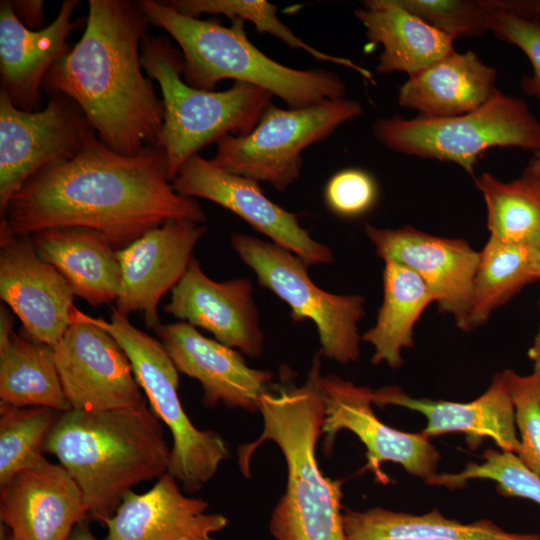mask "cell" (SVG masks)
<instances>
[{
  "instance_id": "1",
  "label": "cell",
  "mask_w": 540,
  "mask_h": 540,
  "mask_svg": "<svg viewBox=\"0 0 540 540\" xmlns=\"http://www.w3.org/2000/svg\"><path fill=\"white\" fill-rule=\"evenodd\" d=\"M3 219L17 235L53 227L92 229L120 250L169 219L203 224L207 216L196 199L174 189L161 146L125 156L109 149L95 131L74 158L27 181Z\"/></svg>"
},
{
  "instance_id": "2",
  "label": "cell",
  "mask_w": 540,
  "mask_h": 540,
  "mask_svg": "<svg viewBox=\"0 0 540 540\" xmlns=\"http://www.w3.org/2000/svg\"><path fill=\"white\" fill-rule=\"evenodd\" d=\"M149 21L131 0H89L85 30L44 77L45 95L62 93L81 107L99 139L133 156L159 145L164 104L143 70Z\"/></svg>"
},
{
  "instance_id": "3",
  "label": "cell",
  "mask_w": 540,
  "mask_h": 540,
  "mask_svg": "<svg viewBox=\"0 0 540 540\" xmlns=\"http://www.w3.org/2000/svg\"><path fill=\"white\" fill-rule=\"evenodd\" d=\"M44 453L78 484L88 518L104 523L137 484L168 473L171 448L147 403L137 408L62 412Z\"/></svg>"
},
{
  "instance_id": "4",
  "label": "cell",
  "mask_w": 540,
  "mask_h": 540,
  "mask_svg": "<svg viewBox=\"0 0 540 540\" xmlns=\"http://www.w3.org/2000/svg\"><path fill=\"white\" fill-rule=\"evenodd\" d=\"M319 374L317 355L304 385L265 392L259 402L263 432L238 451L240 469L248 477L251 456L261 443L274 441L283 453L286 490L269 523L276 540H346L341 513L342 481L323 475L316 458V444L324 422Z\"/></svg>"
},
{
  "instance_id": "5",
  "label": "cell",
  "mask_w": 540,
  "mask_h": 540,
  "mask_svg": "<svg viewBox=\"0 0 540 540\" xmlns=\"http://www.w3.org/2000/svg\"><path fill=\"white\" fill-rule=\"evenodd\" d=\"M149 24L165 30L183 55V79L199 90L215 91L218 82L233 79L265 89L288 108L307 107L344 98L346 85L334 71L285 66L248 39L245 21L224 26L215 19L187 16L163 0H138Z\"/></svg>"
},
{
  "instance_id": "6",
  "label": "cell",
  "mask_w": 540,
  "mask_h": 540,
  "mask_svg": "<svg viewBox=\"0 0 540 540\" xmlns=\"http://www.w3.org/2000/svg\"><path fill=\"white\" fill-rule=\"evenodd\" d=\"M141 64L162 94L159 146L167 156L170 181L187 160L210 143L226 134H249L273 97L263 88L237 81L224 91L188 85L183 79V55L165 35L147 33L143 37Z\"/></svg>"
},
{
  "instance_id": "7",
  "label": "cell",
  "mask_w": 540,
  "mask_h": 540,
  "mask_svg": "<svg viewBox=\"0 0 540 540\" xmlns=\"http://www.w3.org/2000/svg\"><path fill=\"white\" fill-rule=\"evenodd\" d=\"M372 133L391 151L452 162L470 174L491 148L540 152V120L523 99L498 89L471 112L446 118L382 117L374 122Z\"/></svg>"
},
{
  "instance_id": "8",
  "label": "cell",
  "mask_w": 540,
  "mask_h": 540,
  "mask_svg": "<svg viewBox=\"0 0 540 540\" xmlns=\"http://www.w3.org/2000/svg\"><path fill=\"white\" fill-rule=\"evenodd\" d=\"M71 317L103 328L120 344L150 408L171 432L168 473L185 492L200 490L229 456V450L218 433L199 430L190 421L178 396L179 372L161 341L134 327L115 308L110 321L87 315L74 306Z\"/></svg>"
},
{
  "instance_id": "9",
  "label": "cell",
  "mask_w": 540,
  "mask_h": 540,
  "mask_svg": "<svg viewBox=\"0 0 540 540\" xmlns=\"http://www.w3.org/2000/svg\"><path fill=\"white\" fill-rule=\"evenodd\" d=\"M362 113L359 101L345 97L298 109H283L271 101L249 134H226L216 141L211 162L225 172L285 191L300 176L303 151Z\"/></svg>"
},
{
  "instance_id": "10",
  "label": "cell",
  "mask_w": 540,
  "mask_h": 540,
  "mask_svg": "<svg viewBox=\"0 0 540 540\" xmlns=\"http://www.w3.org/2000/svg\"><path fill=\"white\" fill-rule=\"evenodd\" d=\"M230 243L255 272L260 286L289 305L294 322L311 320L315 324L326 358L341 364L359 359L358 323L365 314L362 295L322 290L312 281L304 260L272 241L235 232Z\"/></svg>"
},
{
  "instance_id": "11",
  "label": "cell",
  "mask_w": 540,
  "mask_h": 540,
  "mask_svg": "<svg viewBox=\"0 0 540 540\" xmlns=\"http://www.w3.org/2000/svg\"><path fill=\"white\" fill-rule=\"evenodd\" d=\"M39 111L16 108L0 90V213L44 168L74 158L95 129L81 107L62 93L47 95Z\"/></svg>"
},
{
  "instance_id": "12",
  "label": "cell",
  "mask_w": 540,
  "mask_h": 540,
  "mask_svg": "<svg viewBox=\"0 0 540 540\" xmlns=\"http://www.w3.org/2000/svg\"><path fill=\"white\" fill-rule=\"evenodd\" d=\"M70 319L71 324L52 349L71 408L99 412L147 403L131 363L115 338L95 324Z\"/></svg>"
},
{
  "instance_id": "13",
  "label": "cell",
  "mask_w": 540,
  "mask_h": 540,
  "mask_svg": "<svg viewBox=\"0 0 540 540\" xmlns=\"http://www.w3.org/2000/svg\"><path fill=\"white\" fill-rule=\"evenodd\" d=\"M324 406L322 434L324 448L331 451L335 436L341 430L354 433L366 447V468L381 483L388 477L382 472L385 462L400 464L407 472L428 481L436 474L440 455L424 433H408L394 429L375 415L374 391L357 386L336 375L317 378Z\"/></svg>"
},
{
  "instance_id": "14",
  "label": "cell",
  "mask_w": 540,
  "mask_h": 540,
  "mask_svg": "<svg viewBox=\"0 0 540 540\" xmlns=\"http://www.w3.org/2000/svg\"><path fill=\"white\" fill-rule=\"evenodd\" d=\"M171 183L183 196L207 199L236 214L308 265L334 260L332 250L311 237L297 214L272 202L258 182L225 172L199 154L181 166Z\"/></svg>"
},
{
  "instance_id": "15",
  "label": "cell",
  "mask_w": 540,
  "mask_h": 540,
  "mask_svg": "<svg viewBox=\"0 0 540 540\" xmlns=\"http://www.w3.org/2000/svg\"><path fill=\"white\" fill-rule=\"evenodd\" d=\"M365 233L378 257L415 272L433 293L439 311L468 331L478 251L463 239L435 236L411 226L379 228L366 223Z\"/></svg>"
},
{
  "instance_id": "16",
  "label": "cell",
  "mask_w": 540,
  "mask_h": 540,
  "mask_svg": "<svg viewBox=\"0 0 540 540\" xmlns=\"http://www.w3.org/2000/svg\"><path fill=\"white\" fill-rule=\"evenodd\" d=\"M74 293L60 272L42 260L30 235L0 222V297L20 319L24 334L53 347L71 324Z\"/></svg>"
},
{
  "instance_id": "17",
  "label": "cell",
  "mask_w": 540,
  "mask_h": 540,
  "mask_svg": "<svg viewBox=\"0 0 540 540\" xmlns=\"http://www.w3.org/2000/svg\"><path fill=\"white\" fill-rule=\"evenodd\" d=\"M206 232L203 224L169 219L117 250L122 288L114 308L127 317L143 312L146 326L154 330L160 324L159 301L181 280L193 249Z\"/></svg>"
},
{
  "instance_id": "18",
  "label": "cell",
  "mask_w": 540,
  "mask_h": 540,
  "mask_svg": "<svg viewBox=\"0 0 540 540\" xmlns=\"http://www.w3.org/2000/svg\"><path fill=\"white\" fill-rule=\"evenodd\" d=\"M253 291L252 283L246 278L225 282L210 279L192 257L183 277L172 289L164 311L255 358L262 353L264 334Z\"/></svg>"
},
{
  "instance_id": "19",
  "label": "cell",
  "mask_w": 540,
  "mask_h": 540,
  "mask_svg": "<svg viewBox=\"0 0 540 540\" xmlns=\"http://www.w3.org/2000/svg\"><path fill=\"white\" fill-rule=\"evenodd\" d=\"M88 518L82 492L61 465L46 458L0 486V520L17 540H67Z\"/></svg>"
},
{
  "instance_id": "20",
  "label": "cell",
  "mask_w": 540,
  "mask_h": 540,
  "mask_svg": "<svg viewBox=\"0 0 540 540\" xmlns=\"http://www.w3.org/2000/svg\"><path fill=\"white\" fill-rule=\"evenodd\" d=\"M154 331L178 372L200 382L206 407L222 402L230 408L259 411L271 372L249 367L234 348L203 336L187 322L160 323Z\"/></svg>"
},
{
  "instance_id": "21",
  "label": "cell",
  "mask_w": 540,
  "mask_h": 540,
  "mask_svg": "<svg viewBox=\"0 0 540 540\" xmlns=\"http://www.w3.org/2000/svg\"><path fill=\"white\" fill-rule=\"evenodd\" d=\"M79 0H64L54 20L39 30L24 26L12 1H0V90L23 111L42 109V83L51 67L73 48L69 35L83 21H72Z\"/></svg>"
},
{
  "instance_id": "22",
  "label": "cell",
  "mask_w": 540,
  "mask_h": 540,
  "mask_svg": "<svg viewBox=\"0 0 540 540\" xmlns=\"http://www.w3.org/2000/svg\"><path fill=\"white\" fill-rule=\"evenodd\" d=\"M178 484L167 473L147 492L129 491L104 521L102 540H216L227 517L208 512L207 501L185 496Z\"/></svg>"
},
{
  "instance_id": "23",
  "label": "cell",
  "mask_w": 540,
  "mask_h": 540,
  "mask_svg": "<svg viewBox=\"0 0 540 540\" xmlns=\"http://www.w3.org/2000/svg\"><path fill=\"white\" fill-rule=\"evenodd\" d=\"M374 404L396 405L422 413L427 419L422 433L428 437L459 432L467 435L470 445L487 437L502 451L518 455L521 450L504 371L496 374L488 389L470 402L414 398L389 386L374 391Z\"/></svg>"
},
{
  "instance_id": "24",
  "label": "cell",
  "mask_w": 540,
  "mask_h": 540,
  "mask_svg": "<svg viewBox=\"0 0 540 540\" xmlns=\"http://www.w3.org/2000/svg\"><path fill=\"white\" fill-rule=\"evenodd\" d=\"M30 238L38 256L60 272L74 295L92 306L119 298L122 273L117 249L103 234L83 227H53Z\"/></svg>"
},
{
  "instance_id": "25",
  "label": "cell",
  "mask_w": 540,
  "mask_h": 540,
  "mask_svg": "<svg viewBox=\"0 0 540 540\" xmlns=\"http://www.w3.org/2000/svg\"><path fill=\"white\" fill-rule=\"evenodd\" d=\"M497 70L473 51L451 53L409 77L398 90L399 106L419 116L446 118L482 106L497 90Z\"/></svg>"
},
{
  "instance_id": "26",
  "label": "cell",
  "mask_w": 540,
  "mask_h": 540,
  "mask_svg": "<svg viewBox=\"0 0 540 540\" xmlns=\"http://www.w3.org/2000/svg\"><path fill=\"white\" fill-rule=\"evenodd\" d=\"M367 40L381 45L380 74L404 72L412 77L454 50V40L404 8L398 0H366L354 10Z\"/></svg>"
},
{
  "instance_id": "27",
  "label": "cell",
  "mask_w": 540,
  "mask_h": 540,
  "mask_svg": "<svg viewBox=\"0 0 540 540\" xmlns=\"http://www.w3.org/2000/svg\"><path fill=\"white\" fill-rule=\"evenodd\" d=\"M346 540H540L537 533L509 532L488 519L462 523L439 510L424 514L381 507L342 514Z\"/></svg>"
},
{
  "instance_id": "28",
  "label": "cell",
  "mask_w": 540,
  "mask_h": 540,
  "mask_svg": "<svg viewBox=\"0 0 540 540\" xmlns=\"http://www.w3.org/2000/svg\"><path fill=\"white\" fill-rule=\"evenodd\" d=\"M383 301L376 322L362 340L373 347L371 362L402 366V351L414 345V327L435 297L425 282L411 269L384 261Z\"/></svg>"
},
{
  "instance_id": "29",
  "label": "cell",
  "mask_w": 540,
  "mask_h": 540,
  "mask_svg": "<svg viewBox=\"0 0 540 540\" xmlns=\"http://www.w3.org/2000/svg\"><path fill=\"white\" fill-rule=\"evenodd\" d=\"M0 403L71 410L51 346L15 332L0 343Z\"/></svg>"
},
{
  "instance_id": "30",
  "label": "cell",
  "mask_w": 540,
  "mask_h": 540,
  "mask_svg": "<svg viewBox=\"0 0 540 540\" xmlns=\"http://www.w3.org/2000/svg\"><path fill=\"white\" fill-rule=\"evenodd\" d=\"M475 183L485 201L490 237L510 244L540 237V172L529 164L511 181L483 173Z\"/></svg>"
},
{
  "instance_id": "31",
  "label": "cell",
  "mask_w": 540,
  "mask_h": 540,
  "mask_svg": "<svg viewBox=\"0 0 540 540\" xmlns=\"http://www.w3.org/2000/svg\"><path fill=\"white\" fill-rule=\"evenodd\" d=\"M479 253L468 331L483 325L496 309L536 280L527 244L489 237Z\"/></svg>"
},
{
  "instance_id": "32",
  "label": "cell",
  "mask_w": 540,
  "mask_h": 540,
  "mask_svg": "<svg viewBox=\"0 0 540 540\" xmlns=\"http://www.w3.org/2000/svg\"><path fill=\"white\" fill-rule=\"evenodd\" d=\"M62 412L0 403V486L45 459L44 443Z\"/></svg>"
},
{
  "instance_id": "33",
  "label": "cell",
  "mask_w": 540,
  "mask_h": 540,
  "mask_svg": "<svg viewBox=\"0 0 540 540\" xmlns=\"http://www.w3.org/2000/svg\"><path fill=\"white\" fill-rule=\"evenodd\" d=\"M181 14L199 18L201 14H222L253 23L259 32H266L293 49H300L317 59L341 65L358 72L373 82L372 74L348 58L322 52L299 38L277 16V6L265 0H165Z\"/></svg>"
},
{
  "instance_id": "34",
  "label": "cell",
  "mask_w": 540,
  "mask_h": 540,
  "mask_svg": "<svg viewBox=\"0 0 540 540\" xmlns=\"http://www.w3.org/2000/svg\"><path fill=\"white\" fill-rule=\"evenodd\" d=\"M481 463H469L458 473L435 474L428 484L458 488L471 479H488L497 483L503 496L524 498L540 505V477L528 469L511 452L487 449Z\"/></svg>"
},
{
  "instance_id": "35",
  "label": "cell",
  "mask_w": 540,
  "mask_h": 540,
  "mask_svg": "<svg viewBox=\"0 0 540 540\" xmlns=\"http://www.w3.org/2000/svg\"><path fill=\"white\" fill-rule=\"evenodd\" d=\"M430 26L453 40L489 32L487 0H398Z\"/></svg>"
},
{
  "instance_id": "36",
  "label": "cell",
  "mask_w": 540,
  "mask_h": 540,
  "mask_svg": "<svg viewBox=\"0 0 540 540\" xmlns=\"http://www.w3.org/2000/svg\"><path fill=\"white\" fill-rule=\"evenodd\" d=\"M504 374L519 431L521 450L517 456L540 477V372L520 375L507 369Z\"/></svg>"
},
{
  "instance_id": "37",
  "label": "cell",
  "mask_w": 540,
  "mask_h": 540,
  "mask_svg": "<svg viewBox=\"0 0 540 540\" xmlns=\"http://www.w3.org/2000/svg\"><path fill=\"white\" fill-rule=\"evenodd\" d=\"M489 32L496 38L521 49L533 72L521 79L526 94L540 99V27L533 21L502 8L497 0H487Z\"/></svg>"
},
{
  "instance_id": "38",
  "label": "cell",
  "mask_w": 540,
  "mask_h": 540,
  "mask_svg": "<svg viewBox=\"0 0 540 540\" xmlns=\"http://www.w3.org/2000/svg\"><path fill=\"white\" fill-rule=\"evenodd\" d=\"M378 198V186L368 172L347 168L336 172L326 183L327 208L343 218H356L370 211Z\"/></svg>"
},
{
  "instance_id": "39",
  "label": "cell",
  "mask_w": 540,
  "mask_h": 540,
  "mask_svg": "<svg viewBox=\"0 0 540 540\" xmlns=\"http://www.w3.org/2000/svg\"><path fill=\"white\" fill-rule=\"evenodd\" d=\"M12 5L15 15L24 26L31 30L45 27L43 0H15Z\"/></svg>"
},
{
  "instance_id": "40",
  "label": "cell",
  "mask_w": 540,
  "mask_h": 540,
  "mask_svg": "<svg viewBox=\"0 0 540 540\" xmlns=\"http://www.w3.org/2000/svg\"><path fill=\"white\" fill-rule=\"evenodd\" d=\"M497 2L502 8L529 19L540 27V0H497Z\"/></svg>"
},
{
  "instance_id": "41",
  "label": "cell",
  "mask_w": 540,
  "mask_h": 540,
  "mask_svg": "<svg viewBox=\"0 0 540 540\" xmlns=\"http://www.w3.org/2000/svg\"><path fill=\"white\" fill-rule=\"evenodd\" d=\"M14 317L6 306L0 307V343L7 340L13 333Z\"/></svg>"
},
{
  "instance_id": "42",
  "label": "cell",
  "mask_w": 540,
  "mask_h": 540,
  "mask_svg": "<svg viewBox=\"0 0 540 540\" xmlns=\"http://www.w3.org/2000/svg\"><path fill=\"white\" fill-rule=\"evenodd\" d=\"M90 519L79 522L67 540H98L90 529Z\"/></svg>"
},
{
  "instance_id": "43",
  "label": "cell",
  "mask_w": 540,
  "mask_h": 540,
  "mask_svg": "<svg viewBox=\"0 0 540 540\" xmlns=\"http://www.w3.org/2000/svg\"><path fill=\"white\" fill-rule=\"evenodd\" d=\"M527 245L530 250L534 275L537 280L540 279V237Z\"/></svg>"
},
{
  "instance_id": "44",
  "label": "cell",
  "mask_w": 540,
  "mask_h": 540,
  "mask_svg": "<svg viewBox=\"0 0 540 540\" xmlns=\"http://www.w3.org/2000/svg\"><path fill=\"white\" fill-rule=\"evenodd\" d=\"M528 356L530 360L533 362V371L540 372V325L538 332L534 338L533 345L530 347L528 351Z\"/></svg>"
},
{
  "instance_id": "45",
  "label": "cell",
  "mask_w": 540,
  "mask_h": 540,
  "mask_svg": "<svg viewBox=\"0 0 540 540\" xmlns=\"http://www.w3.org/2000/svg\"><path fill=\"white\" fill-rule=\"evenodd\" d=\"M0 540H17L9 528L1 524L0 528Z\"/></svg>"
},
{
  "instance_id": "46",
  "label": "cell",
  "mask_w": 540,
  "mask_h": 540,
  "mask_svg": "<svg viewBox=\"0 0 540 540\" xmlns=\"http://www.w3.org/2000/svg\"><path fill=\"white\" fill-rule=\"evenodd\" d=\"M534 169L540 172V152L535 153L533 159L529 163Z\"/></svg>"
}]
</instances>
